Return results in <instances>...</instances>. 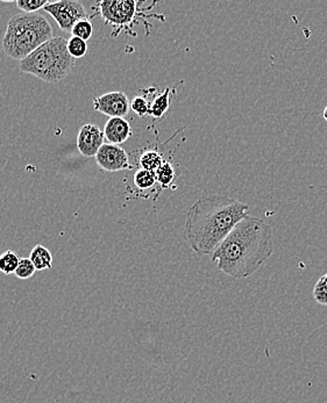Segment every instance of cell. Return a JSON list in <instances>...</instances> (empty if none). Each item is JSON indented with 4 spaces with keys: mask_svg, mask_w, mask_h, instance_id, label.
Returning a JSON list of instances; mask_svg holds the SVG:
<instances>
[{
    "mask_svg": "<svg viewBox=\"0 0 327 403\" xmlns=\"http://www.w3.org/2000/svg\"><path fill=\"white\" fill-rule=\"evenodd\" d=\"M29 259L36 266V271H45L53 268V255L43 246H36L29 253Z\"/></svg>",
    "mask_w": 327,
    "mask_h": 403,
    "instance_id": "cell-12",
    "label": "cell"
},
{
    "mask_svg": "<svg viewBox=\"0 0 327 403\" xmlns=\"http://www.w3.org/2000/svg\"><path fill=\"white\" fill-rule=\"evenodd\" d=\"M170 104H172V90L170 88H167L162 93H160L152 99L148 115L154 119H161L170 108Z\"/></svg>",
    "mask_w": 327,
    "mask_h": 403,
    "instance_id": "cell-11",
    "label": "cell"
},
{
    "mask_svg": "<svg viewBox=\"0 0 327 403\" xmlns=\"http://www.w3.org/2000/svg\"><path fill=\"white\" fill-rule=\"evenodd\" d=\"M95 158L98 167L108 172L130 169L128 152H125V149L121 148L120 145L104 143Z\"/></svg>",
    "mask_w": 327,
    "mask_h": 403,
    "instance_id": "cell-8",
    "label": "cell"
},
{
    "mask_svg": "<svg viewBox=\"0 0 327 403\" xmlns=\"http://www.w3.org/2000/svg\"><path fill=\"white\" fill-rule=\"evenodd\" d=\"M130 108L137 117H143L150 114V103L145 97H135L130 100Z\"/></svg>",
    "mask_w": 327,
    "mask_h": 403,
    "instance_id": "cell-22",
    "label": "cell"
},
{
    "mask_svg": "<svg viewBox=\"0 0 327 403\" xmlns=\"http://www.w3.org/2000/svg\"><path fill=\"white\" fill-rule=\"evenodd\" d=\"M105 141V135L97 125L88 123L81 127L77 136V149L84 157H95L99 149L102 148Z\"/></svg>",
    "mask_w": 327,
    "mask_h": 403,
    "instance_id": "cell-9",
    "label": "cell"
},
{
    "mask_svg": "<svg viewBox=\"0 0 327 403\" xmlns=\"http://www.w3.org/2000/svg\"><path fill=\"white\" fill-rule=\"evenodd\" d=\"M137 6L134 0H104L97 4V11L108 25L124 27L137 16Z\"/></svg>",
    "mask_w": 327,
    "mask_h": 403,
    "instance_id": "cell-6",
    "label": "cell"
},
{
    "mask_svg": "<svg viewBox=\"0 0 327 403\" xmlns=\"http://www.w3.org/2000/svg\"><path fill=\"white\" fill-rule=\"evenodd\" d=\"M43 10L53 16L61 31L66 33H71V29L77 22L88 19L85 7L80 1L75 0H60L49 3Z\"/></svg>",
    "mask_w": 327,
    "mask_h": 403,
    "instance_id": "cell-5",
    "label": "cell"
},
{
    "mask_svg": "<svg viewBox=\"0 0 327 403\" xmlns=\"http://www.w3.org/2000/svg\"><path fill=\"white\" fill-rule=\"evenodd\" d=\"M313 299L321 305H327V273L316 283L313 288Z\"/></svg>",
    "mask_w": 327,
    "mask_h": 403,
    "instance_id": "cell-21",
    "label": "cell"
},
{
    "mask_svg": "<svg viewBox=\"0 0 327 403\" xmlns=\"http://www.w3.org/2000/svg\"><path fill=\"white\" fill-rule=\"evenodd\" d=\"M273 253V228L262 219L248 215L211 257L222 273L234 279H245L254 274Z\"/></svg>",
    "mask_w": 327,
    "mask_h": 403,
    "instance_id": "cell-1",
    "label": "cell"
},
{
    "mask_svg": "<svg viewBox=\"0 0 327 403\" xmlns=\"http://www.w3.org/2000/svg\"><path fill=\"white\" fill-rule=\"evenodd\" d=\"M93 25L89 19H83L77 22L71 29V36L82 38L84 41H89L93 38Z\"/></svg>",
    "mask_w": 327,
    "mask_h": 403,
    "instance_id": "cell-17",
    "label": "cell"
},
{
    "mask_svg": "<svg viewBox=\"0 0 327 403\" xmlns=\"http://www.w3.org/2000/svg\"><path fill=\"white\" fill-rule=\"evenodd\" d=\"M156 182L161 185L162 189H168L175 179V167L170 162L165 161V163L155 171Z\"/></svg>",
    "mask_w": 327,
    "mask_h": 403,
    "instance_id": "cell-14",
    "label": "cell"
},
{
    "mask_svg": "<svg viewBox=\"0 0 327 403\" xmlns=\"http://www.w3.org/2000/svg\"><path fill=\"white\" fill-rule=\"evenodd\" d=\"M134 185L137 186L139 189H150L152 186L155 185L156 182L155 172L152 171L143 170L139 169L133 177Z\"/></svg>",
    "mask_w": 327,
    "mask_h": 403,
    "instance_id": "cell-16",
    "label": "cell"
},
{
    "mask_svg": "<svg viewBox=\"0 0 327 403\" xmlns=\"http://www.w3.org/2000/svg\"><path fill=\"white\" fill-rule=\"evenodd\" d=\"M68 51L75 60L82 58L88 53V42L76 36H71L68 40Z\"/></svg>",
    "mask_w": 327,
    "mask_h": 403,
    "instance_id": "cell-18",
    "label": "cell"
},
{
    "mask_svg": "<svg viewBox=\"0 0 327 403\" xmlns=\"http://www.w3.org/2000/svg\"><path fill=\"white\" fill-rule=\"evenodd\" d=\"M36 272V266L33 264L32 261L29 258H21L20 259L19 265L16 270V277L19 278V279H29L34 276Z\"/></svg>",
    "mask_w": 327,
    "mask_h": 403,
    "instance_id": "cell-20",
    "label": "cell"
},
{
    "mask_svg": "<svg viewBox=\"0 0 327 403\" xmlns=\"http://www.w3.org/2000/svg\"><path fill=\"white\" fill-rule=\"evenodd\" d=\"M93 108L110 117H125L130 108V101L124 92H108L93 99Z\"/></svg>",
    "mask_w": 327,
    "mask_h": 403,
    "instance_id": "cell-7",
    "label": "cell"
},
{
    "mask_svg": "<svg viewBox=\"0 0 327 403\" xmlns=\"http://www.w3.org/2000/svg\"><path fill=\"white\" fill-rule=\"evenodd\" d=\"M53 38V28L45 16L23 13L13 16L7 23L3 51L6 56L20 62Z\"/></svg>",
    "mask_w": 327,
    "mask_h": 403,
    "instance_id": "cell-3",
    "label": "cell"
},
{
    "mask_svg": "<svg viewBox=\"0 0 327 403\" xmlns=\"http://www.w3.org/2000/svg\"><path fill=\"white\" fill-rule=\"evenodd\" d=\"M323 117H324L325 120L327 121V106L325 108L324 112H323Z\"/></svg>",
    "mask_w": 327,
    "mask_h": 403,
    "instance_id": "cell-23",
    "label": "cell"
},
{
    "mask_svg": "<svg viewBox=\"0 0 327 403\" xmlns=\"http://www.w3.org/2000/svg\"><path fill=\"white\" fill-rule=\"evenodd\" d=\"M248 209L247 204L229 196L202 197L187 211V244L197 255L212 256L235 226L248 216Z\"/></svg>",
    "mask_w": 327,
    "mask_h": 403,
    "instance_id": "cell-2",
    "label": "cell"
},
{
    "mask_svg": "<svg viewBox=\"0 0 327 403\" xmlns=\"http://www.w3.org/2000/svg\"><path fill=\"white\" fill-rule=\"evenodd\" d=\"M51 1L48 0H16V7L23 11L26 14H34L38 10H42L47 6Z\"/></svg>",
    "mask_w": 327,
    "mask_h": 403,
    "instance_id": "cell-19",
    "label": "cell"
},
{
    "mask_svg": "<svg viewBox=\"0 0 327 403\" xmlns=\"http://www.w3.org/2000/svg\"><path fill=\"white\" fill-rule=\"evenodd\" d=\"M163 163L165 161H163L162 154L157 150H146L139 157V165L143 170L155 172Z\"/></svg>",
    "mask_w": 327,
    "mask_h": 403,
    "instance_id": "cell-13",
    "label": "cell"
},
{
    "mask_svg": "<svg viewBox=\"0 0 327 403\" xmlns=\"http://www.w3.org/2000/svg\"><path fill=\"white\" fill-rule=\"evenodd\" d=\"M19 256L12 250H7L5 253L0 256V272L4 274L16 273V268L20 263Z\"/></svg>",
    "mask_w": 327,
    "mask_h": 403,
    "instance_id": "cell-15",
    "label": "cell"
},
{
    "mask_svg": "<svg viewBox=\"0 0 327 403\" xmlns=\"http://www.w3.org/2000/svg\"><path fill=\"white\" fill-rule=\"evenodd\" d=\"M19 68L23 73L54 84L63 80L73 71L75 58L68 51V40L58 36L20 61Z\"/></svg>",
    "mask_w": 327,
    "mask_h": 403,
    "instance_id": "cell-4",
    "label": "cell"
},
{
    "mask_svg": "<svg viewBox=\"0 0 327 403\" xmlns=\"http://www.w3.org/2000/svg\"><path fill=\"white\" fill-rule=\"evenodd\" d=\"M106 141L111 145H119L128 141L133 135V130L125 117H111L104 127Z\"/></svg>",
    "mask_w": 327,
    "mask_h": 403,
    "instance_id": "cell-10",
    "label": "cell"
}]
</instances>
